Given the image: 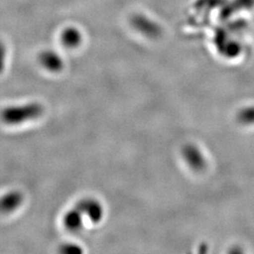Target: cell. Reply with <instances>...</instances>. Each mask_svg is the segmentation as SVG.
I'll return each mask as SVG.
<instances>
[{"label": "cell", "mask_w": 254, "mask_h": 254, "mask_svg": "<svg viewBox=\"0 0 254 254\" xmlns=\"http://www.w3.org/2000/svg\"><path fill=\"white\" fill-rule=\"evenodd\" d=\"M44 113L45 107L41 103L30 102L4 108L0 112V119L5 125L15 127L37 120Z\"/></svg>", "instance_id": "obj_1"}, {"label": "cell", "mask_w": 254, "mask_h": 254, "mask_svg": "<svg viewBox=\"0 0 254 254\" xmlns=\"http://www.w3.org/2000/svg\"><path fill=\"white\" fill-rule=\"evenodd\" d=\"M84 215L92 223H99L104 218V207L100 201L94 198H83L75 204Z\"/></svg>", "instance_id": "obj_2"}, {"label": "cell", "mask_w": 254, "mask_h": 254, "mask_svg": "<svg viewBox=\"0 0 254 254\" xmlns=\"http://www.w3.org/2000/svg\"><path fill=\"white\" fill-rule=\"evenodd\" d=\"M25 196L22 191L11 190L0 196V214L8 215L17 211L24 203Z\"/></svg>", "instance_id": "obj_3"}, {"label": "cell", "mask_w": 254, "mask_h": 254, "mask_svg": "<svg viewBox=\"0 0 254 254\" xmlns=\"http://www.w3.org/2000/svg\"><path fill=\"white\" fill-rule=\"evenodd\" d=\"M38 62L44 69L50 73H60L64 68V58L53 49L42 51L38 57Z\"/></svg>", "instance_id": "obj_4"}, {"label": "cell", "mask_w": 254, "mask_h": 254, "mask_svg": "<svg viewBox=\"0 0 254 254\" xmlns=\"http://www.w3.org/2000/svg\"><path fill=\"white\" fill-rule=\"evenodd\" d=\"M61 43L63 46L69 49H75L81 46L83 42V34L78 27H67L61 33Z\"/></svg>", "instance_id": "obj_5"}, {"label": "cell", "mask_w": 254, "mask_h": 254, "mask_svg": "<svg viewBox=\"0 0 254 254\" xmlns=\"http://www.w3.org/2000/svg\"><path fill=\"white\" fill-rule=\"evenodd\" d=\"M132 25L137 31H139L142 34H145L147 36H154L158 34L159 32V28L157 25L151 19L141 14H136L133 16Z\"/></svg>", "instance_id": "obj_6"}, {"label": "cell", "mask_w": 254, "mask_h": 254, "mask_svg": "<svg viewBox=\"0 0 254 254\" xmlns=\"http://www.w3.org/2000/svg\"><path fill=\"white\" fill-rule=\"evenodd\" d=\"M84 215L81 211L74 206L68 210L64 217V225L69 232H78L83 227Z\"/></svg>", "instance_id": "obj_7"}, {"label": "cell", "mask_w": 254, "mask_h": 254, "mask_svg": "<svg viewBox=\"0 0 254 254\" xmlns=\"http://www.w3.org/2000/svg\"><path fill=\"white\" fill-rule=\"evenodd\" d=\"M60 253L64 254H80L83 253V249L80 246L73 244V243H67L61 246Z\"/></svg>", "instance_id": "obj_8"}, {"label": "cell", "mask_w": 254, "mask_h": 254, "mask_svg": "<svg viewBox=\"0 0 254 254\" xmlns=\"http://www.w3.org/2000/svg\"><path fill=\"white\" fill-rule=\"evenodd\" d=\"M7 55H8V50H7L6 45L2 41H0V74L4 72L6 68Z\"/></svg>", "instance_id": "obj_9"}]
</instances>
